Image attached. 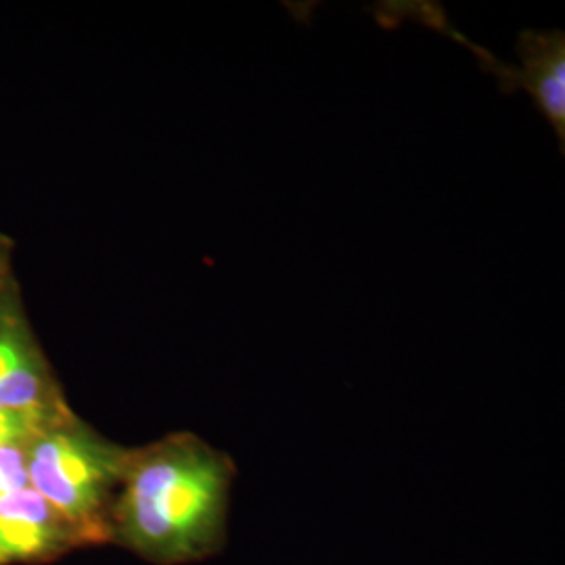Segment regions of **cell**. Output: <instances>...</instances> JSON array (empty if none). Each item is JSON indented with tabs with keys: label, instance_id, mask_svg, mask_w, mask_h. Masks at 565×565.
I'll use <instances>...</instances> for the list:
<instances>
[{
	"label": "cell",
	"instance_id": "1",
	"mask_svg": "<svg viewBox=\"0 0 565 565\" xmlns=\"http://www.w3.org/2000/svg\"><path fill=\"white\" fill-rule=\"evenodd\" d=\"M235 478V461L189 431L130 448L109 511V543L158 565L221 553Z\"/></svg>",
	"mask_w": 565,
	"mask_h": 565
},
{
	"label": "cell",
	"instance_id": "2",
	"mask_svg": "<svg viewBox=\"0 0 565 565\" xmlns=\"http://www.w3.org/2000/svg\"><path fill=\"white\" fill-rule=\"evenodd\" d=\"M130 448L103 438L74 413L28 443V480L86 546L109 543V511Z\"/></svg>",
	"mask_w": 565,
	"mask_h": 565
},
{
	"label": "cell",
	"instance_id": "3",
	"mask_svg": "<svg viewBox=\"0 0 565 565\" xmlns=\"http://www.w3.org/2000/svg\"><path fill=\"white\" fill-rule=\"evenodd\" d=\"M60 390L25 319L15 279L0 294V411H61Z\"/></svg>",
	"mask_w": 565,
	"mask_h": 565
},
{
	"label": "cell",
	"instance_id": "4",
	"mask_svg": "<svg viewBox=\"0 0 565 565\" xmlns=\"http://www.w3.org/2000/svg\"><path fill=\"white\" fill-rule=\"evenodd\" d=\"M78 546L81 534L32 486L0 501V565L49 562Z\"/></svg>",
	"mask_w": 565,
	"mask_h": 565
},
{
	"label": "cell",
	"instance_id": "5",
	"mask_svg": "<svg viewBox=\"0 0 565 565\" xmlns=\"http://www.w3.org/2000/svg\"><path fill=\"white\" fill-rule=\"evenodd\" d=\"M522 67L518 86L551 121L559 147L565 142V36L564 32H524L518 42Z\"/></svg>",
	"mask_w": 565,
	"mask_h": 565
},
{
	"label": "cell",
	"instance_id": "6",
	"mask_svg": "<svg viewBox=\"0 0 565 565\" xmlns=\"http://www.w3.org/2000/svg\"><path fill=\"white\" fill-rule=\"evenodd\" d=\"M67 413H72L67 406L61 411H39V413L0 411V448L15 445V443H28L46 425L55 424Z\"/></svg>",
	"mask_w": 565,
	"mask_h": 565
},
{
	"label": "cell",
	"instance_id": "7",
	"mask_svg": "<svg viewBox=\"0 0 565 565\" xmlns=\"http://www.w3.org/2000/svg\"><path fill=\"white\" fill-rule=\"evenodd\" d=\"M28 443H15L0 448V501L30 486Z\"/></svg>",
	"mask_w": 565,
	"mask_h": 565
},
{
	"label": "cell",
	"instance_id": "8",
	"mask_svg": "<svg viewBox=\"0 0 565 565\" xmlns=\"http://www.w3.org/2000/svg\"><path fill=\"white\" fill-rule=\"evenodd\" d=\"M13 239H9L7 235H0V294L7 287V282L11 281V260H13Z\"/></svg>",
	"mask_w": 565,
	"mask_h": 565
}]
</instances>
